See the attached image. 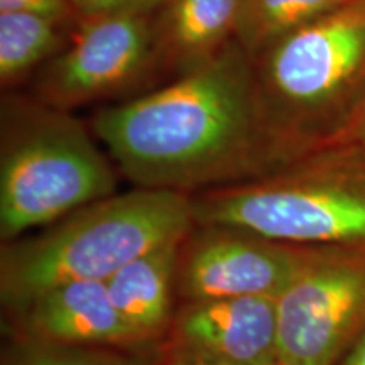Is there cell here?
I'll list each match as a JSON object with an SVG mask.
<instances>
[{"mask_svg": "<svg viewBox=\"0 0 365 365\" xmlns=\"http://www.w3.org/2000/svg\"><path fill=\"white\" fill-rule=\"evenodd\" d=\"M91 129L139 188L195 195L291 161L267 122L254 59L235 41L168 86L100 110Z\"/></svg>", "mask_w": 365, "mask_h": 365, "instance_id": "1", "label": "cell"}, {"mask_svg": "<svg viewBox=\"0 0 365 365\" xmlns=\"http://www.w3.org/2000/svg\"><path fill=\"white\" fill-rule=\"evenodd\" d=\"M195 225L193 195L139 188L86 205L38 235L4 244L0 298L7 312L68 281H107L159 245L182 240Z\"/></svg>", "mask_w": 365, "mask_h": 365, "instance_id": "2", "label": "cell"}, {"mask_svg": "<svg viewBox=\"0 0 365 365\" xmlns=\"http://www.w3.org/2000/svg\"><path fill=\"white\" fill-rule=\"evenodd\" d=\"M267 122L287 158L330 144L365 95V0H345L254 58Z\"/></svg>", "mask_w": 365, "mask_h": 365, "instance_id": "3", "label": "cell"}, {"mask_svg": "<svg viewBox=\"0 0 365 365\" xmlns=\"http://www.w3.org/2000/svg\"><path fill=\"white\" fill-rule=\"evenodd\" d=\"M193 212L196 225L289 244H365V150H308L264 176L195 193Z\"/></svg>", "mask_w": 365, "mask_h": 365, "instance_id": "4", "label": "cell"}, {"mask_svg": "<svg viewBox=\"0 0 365 365\" xmlns=\"http://www.w3.org/2000/svg\"><path fill=\"white\" fill-rule=\"evenodd\" d=\"M0 125L4 244L117 193L110 161L70 110L4 97Z\"/></svg>", "mask_w": 365, "mask_h": 365, "instance_id": "5", "label": "cell"}, {"mask_svg": "<svg viewBox=\"0 0 365 365\" xmlns=\"http://www.w3.org/2000/svg\"><path fill=\"white\" fill-rule=\"evenodd\" d=\"M365 331V244L317 245L277 298V364L340 365Z\"/></svg>", "mask_w": 365, "mask_h": 365, "instance_id": "6", "label": "cell"}, {"mask_svg": "<svg viewBox=\"0 0 365 365\" xmlns=\"http://www.w3.org/2000/svg\"><path fill=\"white\" fill-rule=\"evenodd\" d=\"M73 41L46 63L38 98L71 110L129 88L158 66L154 12L117 11L80 17Z\"/></svg>", "mask_w": 365, "mask_h": 365, "instance_id": "7", "label": "cell"}, {"mask_svg": "<svg viewBox=\"0 0 365 365\" xmlns=\"http://www.w3.org/2000/svg\"><path fill=\"white\" fill-rule=\"evenodd\" d=\"M314 249L317 245L274 240L244 228L195 223L181 242L178 299H277L309 262Z\"/></svg>", "mask_w": 365, "mask_h": 365, "instance_id": "8", "label": "cell"}, {"mask_svg": "<svg viewBox=\"0 0 365 365\" xmlns=\"http://www.w3.org/2000/svg\"><path fill=\"white\" fill-rule=\"evenodd\" d=\"M161 346L164 357L279 365L277 299L235 296L182 301Z\"/></svg>", "mask_w": 365, "mask_h": 365, "instance_id": "9", "label": "cell"}, {"mask_svg": "<svg viewBox=\"0 0 365 365\" xmlns=\"http://www.w3.org/2000/svg\"><path fill=\"white\" fill-rule=\"evenodd\" d=\"M16 339L145 352L113 307L105 281H68L9 312Z\"/></svg>", "mask_w": 365, "mask_h": 365, "instance_id": "10", "label": "cell"}, {"mask_svg": "<svg viewBox=\"0 0 365 365\" xmlns=\"http://www.w3.org/2000/svg\"><path fill=\"white\" fill-rule=\"evenodd\" d=\"M181 242L159 245L132 259L105 281L113 307L144 350L163 345L175 319Z\"/></svg>", "mask_w": 365, "mask_h": 365, "instance_id": "11", "label": "cell"}, {"mask_svg": "<svg viewBox=\"0 0 365 365\" xmlns=\"http://www.w3.org/2000/svg\"><path fill=\"white\" fill-rule=\"evenodd\" d=\"M239 0H163L154 11L158 66L185 75L235 39Z\"/></svg>", "mask_w": 365, "mask_h": 365, "instance_id": "12", "label": "cell"}, {"mask_svg": "<svg viewBox=\"0 0 365 365\" xmlns=\"http://www.w3.org/2000/svg\"><path fill=\"white\" fill-rule=\"evenodd\" d=\"M66 17L0 11V81L11 86L61 51Z\"/></svg>", "mask_w": 365, "mask_h": 365, "instance_id": "13", "label": "cell"}, {"mask_svg": "<svg viewBox=\"0 0 365 365\" xmlns=\"http://www.w3.org/2000/svg\"><path fill=\"white\" fill-rule=\"evenodd\" d=\"M341 2L345 0H239L234 41L254 59Z\"/></svg>", "mask_w": 365, "mask_h": 365, "instance_id": "14", "label": "cell"}, {"mask_svg": "<svg viewBox=\"0 0 365 365\" xmlns=\"http://www.w3.org/2000/svg\"><path fill=\"white\" fill-rule=\"evenodd\" d=\"M2 365H159L144 352L97 345L53 344L14 339Z\"/></svg>", "mask_w": 365, "mask_h": 365, "instance_id": "15", "label": "cell"}, {"mask_svg": "<svg viewBox=\"0 0 365 365\" xmlns=\"http://www.w3.org/2000/svg\"><path fill=\"white\" fill-rule=\"evenodd\" d=\"M73 12L80 17L97 16L117 11H148L154 12L163 0H70Z\"/></svg>", "mask_w": 365, "mask_h": 365, "instance_id": "16", "label": "cell"}, {"mask_svg": "<svg viewBox=\"0 0 365 365\" xmlns=\"http://www.w3.org/2000/svg\"><path fill=\"white\" fill-rule=\"evenodd\" d=\"M327 145H344V148L365 150V95L352 118L349 120V124ZM327 145H323V148H327Z\"/></svg>", "mask_w": 365, "mask_h": 365, "instance_id": "17", "label": "cell"}, {"mask_svg": "<svg viewBox=\"0 0 365 365\" xmlns=\"http://www.w3.org/2000/svg\"><path fill=\"white\" fill-rule=\"evenodd\" d=\"M0 11H38L68 17L73 9L70 0H0Z\"/></svg>", "mask_w": 365, "mask_h": 365, "instance_id": "18", "label": "cell"}, {"mask_svg": "<svg viewBox=\"0 0 365 365\" xmlns=\"http://www.w3.org/2000/svg\"><path fill=\"white\" fill-rule=\"evenodd\" d=\"M340 365H365V331Z\"/></svg>", "mask_w": 365, "mask_h": 365, "instance_id": "19", "label": "cell"}, {"mask_svg": "<svg viewBox=\"0 0 365 365\" xmlns=\"http://www.w3.org/2000/svg\"><path fill=\"white\" fill-rule=\"evenodd\" d=\"M159 365H235V364H222V362H208V360H195V359H181V357H164L161 355Z\"/></svg>", "mask_w": 365, "mask_h": 365, "instance_id": "20", "label": "cell"}]
</instances>
